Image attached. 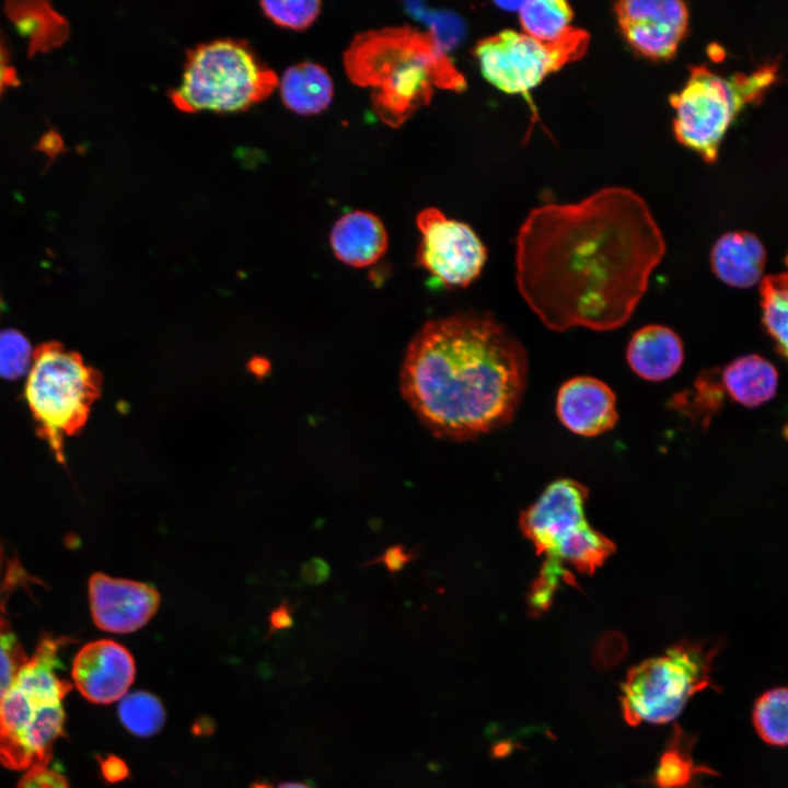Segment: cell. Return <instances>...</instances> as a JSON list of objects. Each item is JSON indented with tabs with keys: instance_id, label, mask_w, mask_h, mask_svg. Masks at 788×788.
<instances>
[{
	"instance_id": "obj_2",
	"label": "cell",
	"mask_w": 788,
	"mask_h": 788,
	"mask_svg": "<svg viewBox=\"0 0 788 788\" xmlns=\"http://www.w3.org/2000/svg\"><path fill=\"white\" fill-rule=\"evenodd\" d=\"M523 345L491 315L462 312L427 321L399 372L402 397L434 436L466 440L508 425L526 389Z\"/></svg>"
},
{
	"instance_id": "obj_10",
	"label": "cell",
	"mask_w": 788,
	"mask_h": 788,
	"mask_svg": "<svg viewBox=\"0 0 788 788\" xmlns=\"http://www.w3.org/2000/svg\"><path fill=\"white\" fill-rule=\"evenodd\" d=\"M416 264L449 289L468 287L482 274L487 248L465 222L429 207L418 212Z\"/></svg>"
},
{
	"instance_id": "obj_26",
	"label": "cell",
	"mask_w": 788,
	"mask_h": 788,
	"mask_svg": "<svg viewBox=\"0 0 788 788\" xmlns=\"http://www.w3.org/2000/svg\"><path fill=\"white\" fill-rule=\"evenodd\" d=\"M118 717L123 726L137 737L154 735L163 728L166 718L161 700L143 691L120 698Z\"/></svg>"
},
{
	"instance_id": "obj_9",
	"label": "cell",
	"mask_w": 788,
	"mask_h": 788,
	"mask_svg": "<svg viewBox=\"0 0 788 788\" xmlns=\"http://www.w3.org/2000/svg\"><path fill=\"white\" fill-rule=\"evenodd\" d=\"M590 38L588 31L575 26L552 42L503 30L482 38L474 47V56L491 85L508 94H521L537 86L549 73L581 59Z\"/></svg>"
},
{
	"instance_id": "obj_14",
	"label": "cell",
	"mask_w": 788,
	"mask_h": 788,
	"mask_svg": "<svg viewBox=\"0 0 788 788\" xmlns=\"http://www.w3.org/2000/svg\"><path fill=\"white\" fill-rule=\"evenodd\" d=\"M136 675L132 654L123 645L101 639L86 644L77 653L72 679L90 702L111 704L126 695Z\"/></svg>"
},
{
	"instance_id": "obj_16",
	"label": "cell",
	"mask_w": 788,
	"mask_h": 788,
	"mask_svg": "<svg viewBox=\"0 0 788 788\" xmlns=\"http://www.w3.org/2000/svg\"><path fill=\"white\" fill-rule=\"evenodd\" d=\"M329 244L338 260L363 268L384 256L389 247V234L378 216L354 210L335 221L329 233Z\"/></svg>"
},
{
	"instance_id": "obj_23",
	"label": "cell",
	"mask_w": 788,
	"mask_h": 788,
	"mask_svg": "<svg viewBox=\"0 0 788 788\" xmlns=\"http://www.w3.org/2000/svg\"><path fill=\"white\" fill-rule=\"evenodd\" d=\"M760 283L762 325L777 354L787 358L788 277L786 271L763 276Z\"/></svg>"
},
{
	"instance_id": "obj_6",
	"label": "cell",
	"mask_w": 788,
	"mask_h": 788,
	"mask_svg": "<svg viewBox=\"0 0 788 788\" xmlns=\"http://www.w3.org/2000/svg\"><path fill=\"white\" fill-rule=\"evenodd\" d=\"M777 65L723 77L705 65L692 66L683 88L670 96L677 142L705 162L717 160L720 144L735 116L760 101L777 80Z\"/></svg>"
},
{
	"instance_id": "obj_38",
	"label": "cell",
	"mask_w": 788,
	"mask_h": 788,
	"mask_svg": "<svg viewBox=\"0 0 788 788\" xmlns=\"http://www.w3.org/2000/svg\"><path fill=\"white\" fill-rule=\"evenodd\" d=\"M251 788H273L270 785L266 783H254Z\"/></svg>"
},
{
	"instance_id": "obj_13",
	"label": "cell",
	"mask_w": 788,
	"mask_h": 788,
	"mask_svg": "<svg viewBox=\"0 0 788 788\" xmlns=\"http://www.w3.org/2000/svg\"><path fill=\"white\" fill-rule=\"evenodd\" d=\"M89 600L99 628L128 634L142 628L154 616L161 596L151 584L96 572L89 580Z\"/></svg>"
},
{
	"instance_id": "obj_11",
	"label": "cell",
	"mask_w": 788,
	"mask_h": 788,
	"mask_svg": "<svg viewBox=\"0 0 788 788\" xmlns=\"http://www.w3.org/2000/svg\"><path fill=\"white\" fill-rule=\"evenodd\" d=\"M627 43L652 60L671 59L686 35L690 13L680 0H622L613 4Z\"/></svg>"
},
{
	"instance_id": "obj_24",
	"label": "cell",
	"mask_w": 788,
	"mask_h": 788,
	"mask_svg": "<svg viewBox=\"0 0 788 788\" xmlns=\"http://www.w3.org/2000/svg\"><path fill=\"white\" fill-rule=\"evenodd\" d=\"M518 12L523 33L540 42L560 37L573 18L572 8L565 0L522 1Z\"/></svg>"
},
{
	"instance_id": "obj_8",
	"label": "cell",
	"mask_w": 788,
	"mask_h": 788,
	"mask_svg": "<svg viewBox=\"0 0 788 788\" xmlns=\"http://www.w3.org/2000/svg\"><path fill=\"white\" fill-rule=\"evenodd\" d=\"M717 647L683 640L631 667L621 684L624 720L631 727L674 720L697 693L711 687Z\"/></svg>"
},
{
	"instance_id": "obj_22",
	"label": "cell",
	"mask_w": 788,
	"mask_h": 788,
	"mask_svg": "<svg viewBox=\"0 0 788 788\" xmlns=\"http://www.w3.org/2000/svg\"><path fill=\"white\" fill-rule=\"evenodd\" d=\"M720 371V367L703 369L694 379L692 387L672 395L668 407L707 428L720 412L727 396Z\"/></svg>"
},
{
	"instance_id": "obj_30",
	"label": "cell",
	"mask_w": 788,
	"mask_h": 788,
	"mask_svg": "<svg viewBox=\"0 0 788 788\" xmlns=\"http://www.w3.org/2000/svg\"><path fill=\"white\" fill-rule=\"evenodd\" d=\"M26 660L27 657L15 634L9 623L0 616V700Z\"/></svg>"
},
{
	"instance_id": "obj_5",
	"label": "cell",
	"mask_w": 788,
	"mask_h": 788,
	"mask_svg": "<svg viewBox=\"0 0 788 788\" xmlns=\"http://www.w3.org/2000/svg\"><path fill=\"white\" fill-rule=\"evenodd\" d=\"M277 85L276 72L246 42L217 38L187 53L181 82L169 97L183 113H235L266 100Z\"/></svg>"
},
{
	"instance_id": "obj_34",
	"label": "cell",
	"mask_w": 788,
	"mask_h": 788,
	"mask_svg": "<svg viewBox=\"0 0 788 788\" xmlns=\"http://www.w3.org/2000/svg\"><path fill=\"white\" fill-rule=\"evenodd\" d=\"M247 370L256 378H264L270 371V362L267 358L255 356L246 364Z\"/></svg>"
},
{
	"instance_id": "obj_12",
	"label": "cell",
	"mask_w": 788,
	"mask_h": 788,
	"mask_svg": "<svg viewBox=\"0 0 788 788\" xmlns=\"http://www.w3.org/2000/svg\"><path fill=\"white\" fill-rule=\"evenodd\" d=\"M588 490L561 479L551 484L520 518L523 534L537 554L545 556L588 523L584 514Z\"/></svg>"
},
{
	"instance_id": "obj_27",
	"label": "cell",
	"mask_w": 788,
	"mask_h": 788,
	"mask_svg": "<svg viewBox=\"0 0 788 788\" xmlns=\"http://www.w3.org/2000/svg\"><path fill=\"white\" fill-rule=\"evenodd\" d=\"M259 5L274 24L293 31L311 26L321 12L318 0L260 1Z\"/></svg>"
},
{
	"instance_id": "obj_28",
	"label": "cell",
	"mask_w": 788,
	"mask_h": 788,
	"mask_svg": "<svg viewBox=\"0 0 788 788\" xmlns=\"http://www.w3.org/2000/svg\"><path fill=\"white\" fill-rule=\"evenodd\" d=\"M19 28L35 45H46L60 38L61 20L48 8H19L14 10Z\"/></svg>"
},
{
	"instance_id": "obj_35",
	"label": "cell",
	"mask_w": 788,
	"mask_h": 788,
	"mask_svg": "<svg viewBox=\"0 0 788 788\" xmlns=\"http://www.w3.org/2000/svg\"><path fill=\"white\" fill-rule=\"evenodd\" d=\"M291 624L290 614L285 606H279L270 615V629L277 630L280 628L288 627Z\"/></svg>"
},
{
	"instance_id": "obj_7",
	"label": "cell",
	"mask_w": 788,
	"mask_h": 788,
	"mask_svg": "<svg viewBox=\"0 0 788 788\" xmlns=\"http://www.w3.org/2000/svg\"><path fill=\"white\" fill-rule=\"evenodd\" d=\"M102 389L100 373L58 343L38 346L25 384L28 408L39 436L63 463V440L85 425Z\"/></svg>"
},
{
	"instance_id": "obj_4",
	"label": "cell",
	"mask_w": 788,
	"mask_h": 788,
	"mask_svg": "<svg viewBox=\"0 0 788 788\" xmlns=\"http://www.w3.org/2000/svg\"><path fill=\"white\" fill-rule=\"evenodd\" d=\"M65 638L45 637L22 664L0 700V764L13 770L47 766L63 735V698L71 691L61 679L59 650Z\"/></svg>"
},
{
	"instance_id": "obj_19",
	"label": "cell",
	"mask_w": 788,
	"mask_h": 788,
	"mask_svg": "<svg viewBox=\"0 0 788 788\" xmlns=\"http://www.w3.org/2000/svg\"><path fill=\"white\" fill-rule=\"evenodd\" d=\"M726 395L748 408L772 401L778 387L779 373L766 358L749 354L727 363L720 371Z\"/></svg>"
},
{
	"instance_id": "obj_32",
	"label": "cell",
	"mask_w": 788,
	"mask_h": 788,
	"mask_svg": "<svg viewBox=\"0 0 788 788\" xmlns=\"http://www.w3.org/2000/svg\"><path fill=\"white\" fill-rule=\"evenodd\" d=\"M102 770L104 777L112 783L121 780L128 775V768L126 764L115 756H111L109 758L104 761V763L102 764Z\"/></svg>"
},
{
	"instance_id": "obj_3",
	"label": "cell",
	"mask_w": 788,
	"mask_h": 788,
	"mask_svg": "<svg viewBox=\"0 0 788 788\" xmlns=\"http://www.w3.org/2000/svg\"><path fill=\"white\" fill-rule=\"evenodd\" d=\"M343 66L354 84L371 89L375 115L394 128L429 105L436 89L466 88L433 32L409 25L359 33L344 51Z\"/></svg>"
},
{
	"instance_id": "obj_17",
	"label": "cell",
	"mask_w": 788,
	"mask_h": 788,
	"mask_svg": "<svg viewBox=\"0 0 788 788\" xmlns=\"http://www.w3.org/2000/svg\"><path fill=\"white\" fill-rule=\"evenodd\" d=\"M626 361L639 378L660 382L675 375L684 362V345L672 328L649 324L638 328L626 348Z\"/></svg>"
},
{
	"instance_id": "obj_15",
	"label": "cell",
	"mask_w": 788,
	"mask_h": 788,
	"mask_svg": "<svg viewBox=\"0 0 788 788\" xmlns=\"http://www.w3.org/2000/svg\"><path fill=\"white\" fill-rule=\"evenodd\" d=\"M556 415L576 434L600 436L613 429L618 421L616 394L600 379L573 376L564 382L557 392Z\"/></svg>"
},
{
	"instance_id": "obj_18",
	"label": "cell",
	"mask_w": 788,
	"mask_h": 788,
	"mask_svg": "<svg viewBox=\"0 0 788 788\" xmlns=\"http://www.w3.org/2000/svg\"><path fill=\"white\" fill-rule=\"evenodd\" d=\"M766 250L754 233L730 231L716 240L710 250L715 276L731 288L749 289L763 278Z\"/></svg>"
},
{
	"instance_id": "obj_36",
	"label": "cell",
	"mask_w": 788,
	"mask_h": 788,
	"mask_svg": "<svg viewBox=\"0 0 788 788\" xmlns=\"http://www.w3.org/2000/svg\"><path fill=\"white\" fill-rule=\"evenodd\" d=\"M4 563H5L4 551H3L2 544L0 543V591H1L2 577H3V572H4Z\"/></svg>"
},
{
	"instance_id": "obj_1",
	"label": "cell",
	"mask_w": 788,
	"mask_h": 788,
	"mask_svg": "<svg viewBox=\"0 0 788 788\" xmlns=\"http://www.w3.org/2000/svg\"><path fill=\"white\" fill-rule=\"evenodd\" d=\"M665 251L646 200L607 186L528 215L515 241L517 287L553 332H610L631 317Z\"/></svg>"
},
{
	"instance_id": "obj_25",
	"label": "cell",
	"mask_w": 788,
	"mask_h": 788,
	"mask_svg": "<svg viewBox=\"0 0 788 788\" xmlns=\"http://www.w3.org/2000/svg\"><path fill=\"white\" fill-rule=\"evenodd\" d=\"M788 692L773 687L758 696L753 705L752 721L760 738L774 746L787 744Z\"/></svg>"
},
{
	"instance_id": "obj_20",
	"label": "cell",
	"mask_w": 788,
	"mask_h": 788,
	"mask_svg": "<svg viewBox=\"0 0 788 788\" xmlns=\"http://www.w3.org/2000/svg\"><path fill=\"white\" fill-rule=\"evenodd\" d=\"M282 104L298 115H316L325 111L334 96V82L320 63L302 61L288 67L278 79Z\"/></svg>"
},
{
	"instance_id": "obj_37",
	"label": "cell",
	"mask_w": 788,
	"mask_h": 788,
	"mask_svg": "<svg viewBox=\"0 0 788 788\" xmlns=\"http://www.w3.org/2000/svg\"><path fill=\"white\" fill-rule=\"evenodd\" d=\"M278 788H312L306 784L303 783H283L278 786Z\"/></svg>"
},
{
	"instance_id": "obj_31",
	"label": "cell",
	"mask_w": 788,
	"mask_h": 788,
	"mask_svg": "<svg viewBox=\"0 0 788 788\" xmlns=\"http://www.w3.org/2000/svg\"><path fill=\"white\" fill-rule=\"evenodd\" d=\"M18 783V788H70L66 777L47 766H33Z\"/></svg>"
},
{
	"instance_id": "obj_33",
	"label": "cell",
	"mask_w": 788,
	"mask_h": 788,
	"mask_svg": "<svg viewBox=\"0 0 788 788\" xmlns=\"http://www.w3.org/2000/svg\"><path fill=\"white\" fill-rule=\"evenodd\" d=\"M15 81V73L10 66L7 53L0 43V95Z\"/></svg>"
},
{
	"instance_id": "obj_21",
	"label": "cell",
	"mask_w": 788,
	"mask_h": 788,
	"mask_svg": "<svg viewBox=\"0 0 788 788\" xmlns=\"http://www.w3.org/2000/svg\"><path fill=\"white\" fill-rule=\"evenodd\" d=\"M695 742L696 735L687 733L677 723L673 726L657 768L649 779L651 788H702L703 776L718 775L706 765L695 764L692 753Z\"/></svg>"
},
{
	"instance_id": "obj_29",
	"label": "cell",
	"mask_w": 788,
	"mask_h": 788,
	"mask_svg": "<svg viewBox=\"0 0 788 788\" xmlns=\"http://www.w3.org/2000/svg\"><path fill=\"white\" fill-rule=\"evenodd\" d=\"M32 361L28 341L20 333L5 331L0 334V375L14 379L28 371Z\"/></svg>"
}]
</instances>
